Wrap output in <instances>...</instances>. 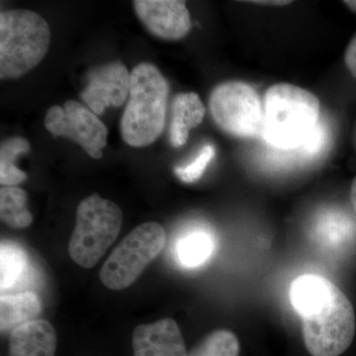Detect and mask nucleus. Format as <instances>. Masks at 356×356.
Returning <instances> with one entry per match:
<instances>
[{"label": "nucleus", "instance_id": "f8f14e48", "mask_svg": "<svg viewBox=\"0 0 356 356\" xmlns=\"http://www.w3.org/2000/svg\"><path fill=\"white\" fill-rule=\"evenodd\" d=\"M57 332L47 320L26 323L11 332L9 356H56Z\"/></svg>", "mask_w": 356, "mask_h": 356}, {"label": "nucleus", "instance_id": "4468645a", "mask_svg": "<svg viewBox=\"0 0 356 356\" xmlns=\"http://www.w3.org/2000/svg\"><path fill=\"white\" fill-rule=\"evenodd\" d=\"M205 112V106L196 93L184 92L175 96L170 129V144L175 147L184 146L191 129L200 125Z\"/></svg>", "mask_w": 356, "mask_h": 356}, {"label": "nucleus", "instance_id": "f3484780", "mask_svg": "<svg viewBox=\"0 0 356 356\" xmlns=\"http://www.w3.org/2000/svg\"><path fill=\"white\" fill-rule=\"evenodd\" d=\"M0 217L13 229L28 228L33 216L27 207V193L20 187L2 186L0 189Z\"/></svg>", "mask_w": 356, "mask_h": 356}, {"label": "nucleus", "instance_id": "dca6fc26", "mask_svg": "<svg viewBox=\"0 0 356 356\" xmlns=\"http://www.w3.org/2000/svg\"><path fill=\"white\" fill-rule=\"evenodd\" d=\"M332 281L316 274H303L290 286V302L300 317L313 310L329 294Z\"/></svg>", "mask_w": 356, "mask_h": 356}, {"label": "nucleus", "instance_id": "f03ea898", "mask_svg": "<svg viewBox=\"0 0 356 356\" xmlns=\"http://www.w3.org/2000/svg\"><path fill=\"white\" fill-rule=\"evenodd\" d=\"M168 84L156 65H138L131 72L127 106L121 119V135L129 146L153 144L165 126Z\"/></svg>", "mask_w": 356, "mask_h": 356}, {"label": "nucleus", "instance_id": "7ed1b4c3", "mask_svg": "<svg viewBox=\"0 0 356 356\" xmlns=\"http://www.w3.org/2000/svg\"><path fill=\"white\" fill-rule=\"evenodd\" d=\"M50 42V27L38 13L25 9L0 13V79H18L34 69Z\"/></svg>", "mask_w": 356, "mask_h": 356}, {"label": "nucleus", "instance_id": "6ab92c4d", "mask_svg": "<svg viewBox=\"0 0 356 356\" xmlns=\"http://www.w3.org/2000/svg\"><path fill=\"white\" fill-rule=\"evenodd\" d=\"M28 257L17 243L2 241L0 248V286L2 291L19 280L27 266Z\"/></svg>", "mask_w": 356, "mask_h": 356}, {"label": "nucleus", "instance_id": "0eeeda50", "mask_svg": "<svg viewBox=\"0 0 356 356\" xmlns=\"http://www.w3.org/2000/svg\"><path fill=\"white\" fill-rule=\"evenodd\" d=\"M213 119L225 132L238 138L261 137L264 105L257 90L243 81H227L210 96Z\"/></svg>", "mask_w": 356, "mask_h": 356}, {"label": "nucleus", "instance_id": "aec40b11", "mask_svg": "<svg viewBox=\"0 0 356 356\" xmlns=\"http://www.w3.org/2000/svg\"><path fill=\"white\" fill-rule=\"evenodd\" d=\"M241 346L236 334L217 330L200 341L187 356H240Z\"/></svg>", "mask_w": 356, "mask_h": 356}, {"label": "nucleus", "instance_id": "1a4fd4ad", "mask_svg": "<svg viewBox=\"0 0 356 356\" xmlns=\"http://www.w3.org/2000/svg\"><path fill=\"white\" fill-rule=\"evenodd\" d=\"M88 86L81 92L93 113L102 115L107 107H120L128 99L131 74L120 62H112L90 70Z\"/></svg>", "mask_w": 356, "mask_h": 356}, {"label": "nucleus", "instance_id": "9b49d317", "mask_svg": "<svg viewBox=\"0 0 356 356\" xmlns=\"http://www.w3.org/2000/svg\"><path fill=\"white\" fill-rule=\"evenodd\" d=\"M134 356H187L184 337L172 318L138 325L132 334Z\"/></svg>", "mask_w": 356, "mask_h": 356}, {"label": "nucleus", "instance_id": "2eb2a0df", "mask_svg": "<svg viewBox=\"0 0 356 356\" xmlns=\"http://www.w3.org/2000/svg\"><path fill=\"white\" fill-rule=\"evenodd\" d=\"M43 304L33 292L1 295L0 298V329L13 332L19 325L38 320Z\"/></svg>", "mask_w": 356, "mask_h": 356}, {"label": "nucleus", "instance_id": "a211bd4d", "mask_svg": "<svg viewBox=\"0 0 356 356\" xmlns=\"http://www.w3.org/2000/svg\"><path fill=\"white\" fill-rule=\"evenodd\" d=\"M214 250V242L209 234L195 232L185 236L177 243V257L186 267H197L207 261Z\"/></svg>", "mask_w": 356, "mask_h": 356}, {"label": "nucleus", "instance_id": "423d86ee", "mask_svg": "<svg viewBox=\"0 0 356 356\" xmlns=\"http://www.w3.org/2000/svg\"><path fill=\"white\" fill-rule=\"evenodd\" d=\"M165 243V232L158 222H147L136 227L103 264L100 280L109 289H125L161 254Z\"/></svg>", "mask_w": 356, "mask_h": 356}, {"label": "nucleus", "instance_id": "a878e982", "mask_svg": "<svg viewBox=\"0 0 356 356\" xmlns=\"http://www.w3.org/2000/svg\"><path fill=\"white\" fill-rule=\"evenodd\" d=\"M252 3L264 4V6H282L291 3V1H252Z\"/></svg>", "mask_w": 356, "mask_h": 356}, {"label": "nucleus", "instance_id": "9d476101", "mask_svg": "<svg viewBox=\"0 0 356 356\" xmlns=\"http://www.w3.org/2000/svg\"><path fill=\"white\" fill-rule=\"evenodd\" d=\"M133 6L140 22L159 38L175 41L191 31V13L184 1L136 0Z\"/></svg>", "mask_w": 356, "mask_h": 356}, {"label": "nucleus", "instance_id": "393cba45", "mask_svg": "<svg viewBox=\"0 0 356 356\" xmlns=\"http://www.w3.org/2000/svg\"><path fill=\"white\" fill-rule=\"evenodd\" d=\"M350 200L351 203H353V209H355L356 214V177L355 179H353V184H351Z\"/></svg>", "mask_w": 356, "mask_h": 356}, {"label": "nucleus", "instance_id": "f257e3e1", "mask_svg": "<svg viewBox=\"0 0 356 356\" xmlns=\"http://www.w3.org/2000/svg\"><path fill=\"white\" fill-rule=\"evenodd\" d=\"M262 140L280 152L300 149L320 121L317 96L290 83H277L267 89L264 99Z\"/></svg>", "mask_w": 356, "mask_h": 356}, {"label": "nucleus", "instance_id": "412c9836", "mask_svg": "<svg viewBox=\"0 0 356 356\" xmlns=\"http://www.w3.org/2000/svg\"><path fill=\"white\" fill-rule=\"evenodd\" d=\"M215 154H216V149L214 146L206 145L189 165L175 168V175L180 180L186 184L197 181L202 177L210 161L214 158Z\"/></svg>", "mask_w": 356, "mask_h": 356}, {"label": "nucleus", "instance_id": "6e6552de", "mask_svg": "<svg viewBox=\"0 0 356 356\" xmlns=\"http://www.w3.org/2000/svg\"><path fill=\"white\" fill-rule=\"evenodd\" d=\"M44 127L53 135L74 140L91 158H102L108 131L97 115L81 103L69 100L63 107H51L44 117Z\"/></svg>", "mask_w": 356, "mask_h": 356}, {"label": "nucleus", "instance_id": "ddd939ff", "mask_svg": "<svg viewBox=\"0 0 356 356\" xmlns=\"http://www.w3.org/2000/svg\"><path fill=\"white\" fill-rule=\"evenodd\" d=\"M316 240L330 250H343L356 238V224L341 210L327 209L318 213L313 225Z\"/></svg>", "mask_w": 356, "mask_h": 356}, {"label": "nucleus", "instance_id": "b1692460", "mask_svg": "<svg viewBox=\"0 0 356 356\" xmlns=\"http://www.w3.org/2000/svg\"><path fill=\"white\" fill-rule=\"evenodd\" d=\"M344 62L350 74L356 77V35L351 39L346 54H344Z\"/></svg>", "mask_w": 356, "mask_h": 356}, {"label": "nucleus", "instance_id": "5701e85b", "mask_svg": "<svg viewBox=\"0 0 356 356\" xmlns=\"http://www.w3.org/2000/svg\"><path fill=\"white\" fill-rule=\"evenodd\" d=\"M27 179V175L14 165L0 163V184L2 186H16Z\"/></svg>", "mask_w": 356, "mask_h": 356}, {"label": "nucleus", "instance_id": "20e7f679", "mask_svg": "<svg viewBox=\"0 0 356 356\" xmlns=\"http://www.w3.org/2000/svg\"><path fill=\"white\" fill-rule=\"evenodd\" d=\"M120 207L98 194L83 199L76 209V222L69 243V254L79 266L98 264L120 234Z\"/></svg>", "mask_w": 356, "mask_h": 356}, {"label": "nucleus", "instance_id": "bb28decb", "mask_svg": "<svg viewBox=\"0 0 356 356\" xmlns=\"http://www.w3.org/2000/svg\"><path fill=\"white\" fill-rule=\"evenodd\" d=\"M343 3L346 4V6L350 7L351 10L355 11L356 13V0L355 1H343Z\"/></svg>", "mask_w": 356, "mask_h": 356}, {"label": "nucleus", "instance_id": "39448f33", "mask_svg": "<svg viewBox=\"0 0 356 356\" xmlns=\"http://www.w3.org/2000/svg\"><path fill=\"white\" fill-rule=\"evenodd\" d=\"M302 321L304 343L312 356H339L353 343L355 309L334 283L327 297Z\"/></svg>", "mask_w": 356, "mask_h": 356}, {"label": "nucleus", "instance_id": "4be33fe9", "mask_svg": "<svg viewBox=\"0 0 356 356\" xmlns=\"http://www.w3.org/2000/svg\"><path fill=\"white\" fill-rule=\"evenodd\" d=\"M29 142L24 138H10V139L2 142L1 147H0V163L14 165L18 156L29 153Z\"/></svg>", "mask_w": 356, "mask_h": 356}]
</instances>
